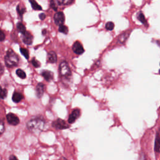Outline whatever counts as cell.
Here are the masks:
<instances>
[{
  "label": "cell",
  "instance_id": "836d02e7",
  "mask_svg": "<svg viewBox=\"0 0 160 160\" xmlns=\"http://www.w3.org/2000/svg\"><path fill=\"white\" fill-rule=\"evenodd\" d=\"M159 74H160V70H159Z\"/></svg>",
  "mask_w": 160,
  "mask_h": 160
},
{
  "label": "cell",
  "instance_id": "d6986e66",
  "mask_svg": "<svg viewBox=\"0 0 160 160\" xmlns=\"http://www.w3.org/2000/svg\"><path fill=\"white\" fill-rule=\"evenodd\" d=\"M17 30H18V32H19L20 33H21L22 35L24 34V33L26 32V27H25L24 25L22 23H21V22L17 23Z\"/></svg>",
  "mask_w": 160,
  "mask_h": 160
},
{
  "label": "cell",
  "instance_id": "4fadbf2b",
  "mask_svg": "<svg viewBox=\"0 0 160 160\" xmlns=\"http://www.w3.org/2000/svg\"><path fill=\"white\" fill-rule=\"evenodd\" d=\"M48 61L50 63H55L57 61V55L54 51H50L47 56Z\"/></svg>",
  "mask_w": 160,
  "mask_h": 160
},
{
  "label": "cell",
  "instance_id": "7c38bea8",
  "mask_svg": "<svg viewBox=\"0 0 160 160\" xmlns=\"http://www.w3.org/2000/svg\"><path fill=\"white\" fill-rule=\"evenodd\" d=\"M41 75L47 81H50L53 79V73L51 71L44 70L41 72Z\"/></svg>",
  "mask_w": 160,
  "mask_h": 160
},
{
  "label": "cell",
  "instance_id": "8992f818",
  "mask_svg": "<svg viewBox=\"0 0 160 160\" xmlns=\"http://www.w3.org/2000/svg\"><path fill=\"white\" fill-rule=\"evenodd\" d=\"M8 123L13 126H17L20 123V119L18 116L13 113H9L6 115Z\"/></svg>",
  "mask_w": 160,
  "mask_h": 160
},
{
  "label": "cell",
  "instance_id": "2e32d148",
  "mask_svg": "<svg viewBox=\"0 0 160 160\" xmlns=\"http://www.w3.org/2000/svg\"><path fill=\"white\" fill-rule=\"evenodd\" d=\"M137 18L138 19V20L142 23L143 24L144 26H147L148 23H147V21L146 20V18H145V17L144 15V14L141 12H140L139 13H138L137 14Z\"/></svg>",
  "mask_w": 160,
  "mask_h": 160
},
{
  "label": "cell",
  "instance_id": "484cf974",
  "mask_svg": "<svg viewBox=\"0 0 160 160\" xmlns=\"http://www.w3.org/2000/svg\"><path fill=\"white\" fill-rule=\"evenodd\" d=\"M5 130V126L4 122L2 120L0 119V135H2Z\"/></svg>",
  "mask_w": 160,
  "mask_h": 160
},
{
  "label": "cell",
  "instance_id": "1f68e13d",
  "mask_svg": "<svg viewBox=\"0 0 160 160\" xmlns=\"http://www.w3.org/2000/svg\"><path fill=\"white\" fill-rule=\"evenodd\" d=\"M9 160H18L17 157L14 155H11L9 156Z\"/></svg>",
  "mask_w": 160,
  "mask_h": 160
},
{
  "label": "cell",
  "instance_id": "cb8c5ba5",
  "mask_svg": "<svg viewBox=\"0 0 160 160\" xmlns=\"http://www.w3.org/2000/svg\"><path fill=\"white\" fill-rule=\"evenodd\" d=\"M114 24L113 22H108L106 24V26H105V28L108 31H112L113 29H114Z\"/></svg>",
  "mask_w": 160,
  "mask_h": 160
},
{
  "label": "cell",
  "instance_id": "d6a6232c",
  "mask_svg": "<svg viewBox=\"0 0 160 160\" xmlns=\"http://www.w3.org/2000/svg\"><path fill=\"white\" fill-rule=\"evenodd\" d=\"M46 33H47V30H43V35H45Z\"/></svg>",
  "mask_w": 160,
  "mask_h": 160
},
{
  "label": "cell",
  "instance_id": "44dd1931",
  "mask_svg": "<svg viewBox=\"0 0 160 160\" xmlns=\"http://www.w3.org/2000/svg\"><path fill=\"white\" fill-rule=\"evenodd\" d=\"M7 90L3 89L2 87L0 86V99H5L7 96Z\"/></svg>",
  "mask_w": 160,
  "mask_h": 160
},
{
  "label": "cell",
  "instance_id": "5b68a950",
  "mask_svg": "<svg viewBox=\"0 0 160 160\" xmlns=\"http://www.w3.org/2000/svg\"><path fill=\"white\" fill-rule=\"evenodd\" d=\"M65 20V14L63 12H57L54 15V21L56 25L60 26L64 24Z\"/></svg>",
  "mask_w": 160,
  "mask_h": 160
},
{
  "label": "cell",
  "instance_id": "4dcf8cb0",
  "mask_svg": "<svg viewBox=\"0 0 160 160\" xmlns=\"http://www.w3.org/2000/svg\"><path fill=\"white\" fill-rule=\"evenodd\" d=\"M4 71H5L4 66H3V65L1 63H0V75L3 74Z\"/></svg>",
  "mask_w": 160,
  "mask_h": 160
},
{
  "label": "cell",
  "instance_id": "5bb4252c",
  "mask_svg": "<svg viewBox=\"0 0 160 160\" xmlns=\"http://www.w3.org/2000/svg\"><path fill=\"white\" fill-rule=\"evenodd\" d=\"M23 99V95H22V93L20 92H17V91L14 92L12 96V99L13 101V102L16 103H20Z\"/></svg>",
  "mask_w": 160,
  "mask_h": 160
},
{
  "label": "cell",
  "instance_id": "e0dca14e",
  "mask_svg": "<svg viewBox=\"0 0 160 160\" xmlns=\"http://www.w3.org/2000/svg\"><path fill=\"white\" fill-rule=\"evenodd\" d=\"M56 2L59 5L67 6L71 5L74 2V0H56Z\"/></svg>",
  "mask_w": 160,
  "mask_h": 160
},
{
  "label": "cell",
  "instance_id": "ba28073f",
  "mask_svg": "<svg viewBox=\"0 0 160 160\" xmlns=\"http://www.w3.org/2000/svg\"><path fill=\"white\" fill-rule=\"evenodd\" d=\"M72 50L73 52L77 54H81L84 53V48L79 41H76L73 45Z\"/></svg>",
  "mask_w": 160,
  "mask_h": 160
},
{
  "label": "cell",
  "instance_id": "4316f807",
  "mask_svg": "<svg viewBox=\"0 0 160 160\" xmlns=\"http://www.w3.org/2000/svg\"><path fill=\"white\" fill-rule=\"evenodd\" d=\"M32 63L35 68H39L41 65L39 62L38 60H36L35 58H33L32 60Z\"/></svg>",
  "mask_w": 160,
  "mask_h": 160
},
{
  "label": "cell",
  "instance_id": "7402d4cb",
  "mask_svg": "<svg viewBox=\"0 0 160 160\" xmlns=\"http://www.w3.org/2000/svg\"><path fill=\"white\" fill-rule=\"evenodd\" d=\"M58 31H59L60 33H64V34H67L68 32V29L66 26L62 24V25L59 26V29H58Z\"/></svg>",
  "mask_w": 160,
  "mask_h": 160
},
{
  "label": "cell",
  "instance_id": "83f0119b",
  "mask_svg": "<svg viewBox=\"0 0 160 160\" xmlns=\"http://www.w3.org/2000/svg\"><path fill=\"white\" fill-rule=\"evenodd\" d=\"M5 35L3 31L0 30V41H3L5 39Z\"/></svg>",
  "mask_w": 160,
  "mask_h": 160
},
{
  "label": "cell",
  "instance_id": "9a60e30c",
  "mask_svg": "<svg viewBox=\"0 0 160 160\" xmlns=\"http://www.w3.org/2000/svg\"><path fill=\"white\" fill-rule=\"evenodd\" d=\"M154 151L156 153H160V134L159 132H157L155 138L154 143Z\"/></svg>",
  "mask_w": 160,
  "mask_h": 160
},
{
  "label": "cell",
  "instance_id": "30bf717a",
  "mask_svg": "<svg viewBox=\"0 0 160 160\" xmlns=\"http://www.w3.org/2000/svg\"><path fill=\"white\" fill-rule=\"evenodd\" d=\"M132 32V30H127L125 32H123L122 34L120 35V36L118 38V43L120 44H124V43L126 41L128 38H129L130 33Z\"/></svg>",
  "mask_w": 160,
  "mask_h": 160
},
{
  "label": "cell",
  "instance_id": "9c48e42d",
  "mask_svg": "<svg viewBox=\"0 0 160 160\" xmlns=\"http://www.w3.org/2000/svg\"><path fill=\"white\" fill-rule=\"evenodd\" d=\"M33 37L30 33L26 32L23 34V42L27 45H31L33 43Z\"/></svg>",
  "mask_w": 160,
  "mask_h": 160
},
{
  "label": "cell",
  "instance_id": "ffe728a7",
  "mask_svg": "<svg viewBox=\"0 0 160 160\" xmlns=\"http://www.w3.org/2000/svg\"><path fill=\"white\" fill-rule=\"evenodd\" d=\"M16 73L17 75L21 79H25L26 78V75L25 73V72L21 69H18L16 71Z\"/></svg>",
  "mask_w": 160,
  "mask_h": 160
},
{
  "label": "cell",
  "instance_id": "ac0fdd59",
  "mask_svg": "<svg viewBox=\"0 0 160 160\" xmlns=\"http://www.w3.org/2000/svg\"><path fill=\"white\" fill-rule=\"evenodd\" d=\"M29 2L31 3L33 9L36 10V11H39L42 10V8L41 6H39L38 3L35 1V0H29Z\"/></svg>",
  "mask_w": 160,
  "mask_h": 160
},
{
  "label": "cell",
  "instance_id": "8fae6325",
  "mask_svg": "<svg viewBox=\"0 0 160 160\" xmlns=\"http://www.w3.org/2000/svg\"><path fill=\"white\" fill-rule=\"evenodd\" d=\"M45 86L44 84L41 83H38L36 86V95L38 98H40L43 96L45 92Z\"/></svg>",
  "mask_w": 160,
  "mask_h": 160
},
{
  "label": "cell",
  "instance_id": "d4e9b609",
  "mask_svg": "<svg viewBox=\"0 0 160 160\" xmlns=\"http://www.w3.org/2000/svg\"><path fill=\"white\" fill-rule=\"evenodd\" d=\"M20 52L26 58V59H29V52L26 49L23 48H20Z\"/></svg>",
  "mask_w": 160,
  "mask_h": 160
},
{
  "label": "cell",
  "instance_id": "f1b7e54d",
  "mask_svg": "<svg viewBox=\"0 0 160 160\" xmlns=\"http://www.w3.org/2000/svg\"><path fill=\"white\" fill-rule=\"evenodd\" d=\"M50 6H51V7L54 11H57V7H56V6L55 2H54V0H51Z\"/></svg>",
  "mask_w": 160,
  "mask_h": 160
},
{
  "label": "cell",
  "instance_id": "52a82bcc",
  "mask_svg": "<svg viewBox=\"0 0 160 160\" xmlns=\"http://www.w3.org/2000/svg\"><path fill=\"white\" fill-rule=\"evenodd\" d=\"M80 115V111L79 109H75L71 112L70 114L69 118H68V123L69 124H72L75 123V121L79 118Z\"/></svg>",
  "mask_w": 160,
  "mask_h": 160
},
{
  "label": "cell",
  "instance_id": "603a6c76",
  "mask_svg": "<svg viewBox=\"0 0 160 160\" xmlns=\"http://www.w3.org/2000/svg\"><path fill=\"white\" fill-rule=\"evenodd\" d=\"M17 12H18V14H19V16L20 17H21V18L22 17V16H23V14L25 13V11H26V9L24 8H23V7H21V6H20V5H19L18 6H17Z\"/></svg>",
  "mask_w": 160,
  "mask_h": 160
},
{
  "label": "cell",
  "instance_id": "6da1fadb",
  "mask_svg": "<svg viewBox=\"0 0 160 160\" xmlns=\"http://www.w3.org/2000/svg\"><path fill=\"white\" fill-rule=\"evenodd\" d=\"M45 122L42 118H36L30 120L27 123L26 126L29 131L32 132H41L45 126Z\"/></svg>",
  "mask_w": 160,
  "mask_h": 160
},
{
  "label": "cell",
  "instance_id": "f546056e",
  "mask_svg": "<svg viewBox=\"0 0 160 160\" xmlns=\"http://www.w3.org/2000/svg\"><path fill=\"white\" fill-rule=\"evenodd\" d=\"M39 18L41 20H44L46 18V14L45 13H41L39 14Z\"/></svg>",
  "mask_w": 160,
  "mask_h": 160
},
{
  "label": "cell",
  "instance_id": "3957f363",
  "mask_svg": "<svg viewBox=\"0 0 160 160\" xmlns=\"http://www.w3.org/2000/svg\"><path fill=\"white\" fill-rule=\"evenodd\" d=\"M59 72H60V75L62 78H69L71 75V72L70 68L69 66L68 63L63 61H62L60 66H59Z\"/></svg>",
  "mask_w": 160,
  "mask_h": 160
},
{
  "label": "cell",
  "instance_id": "277c9868",
  "mask_svg": "<svg viewBox=\"0 0 160 160\" xmlns=\"http://www.w3.org/2000/svg\"><path fill=\"white\" fill-rule=\"evenodd\" d=\"M52 126L57 129H65L68 128L69 126V125L61 119H57L54 121L52 123Z\"/></svg>",
  "mask_w": 160,
  "mask_h": 160
},
{
  "label": "cell",
  "instance_id": "7a4b0ae2",
  "mask_svg": "<svg viewBox=\"0 0 160 160\" xmlns=\"http://www.w3.org/2000/svg\"><path fill=\"white\" fill-rule=\"evenodd\" d=\"M5 61L8 68L17 66L19 63V57L11 49H9L7 51L5 56Z\"/></svg>",
  "mask_w": 160,
  "mask_h": 160
}]
</instances>
